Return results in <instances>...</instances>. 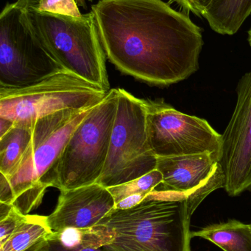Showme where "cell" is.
<instances>
[{
	"instance_id": "obj_26",
	"label": "cell",
	"mask_w": 251,
	"mask_h": 251,
	"mask_svg": "<svg viewBox=\"0 0 251 251\" xmlns=\"http://www.w3.org/2000/svg\"><path fill=\"white\" fill-rule=\"evenodd\" d=\"M76 1L77 3H78V5H85V0H76Z\"/></svg>"
},
{
	"instance_id": "obj_12",
	"label": "cell",
	"mask_w": 251,
	"mask_h": 251,
	"mask_svg": "<svg viewBox=\"0 0 251 251\" xmlns=\"http://www.w3.org/2000/svg\"><path fill=\"white\" fill-rule=\"evenodd\" d=\"M221 157L210 152L184 156L157 157V167L163 176L160 187L188 194L212 175Z\"/></svg>"
},
{
	"instance_id": "obj_5",
	"label": "cell",
	"mask_w": 251,
	"mask_h": 251,
	"mask_svg": "<svg viewBox=\"0 0 251 251\" xmlns=\"http://www.w3.org/2000/svg\"><path fill=\"white\" fill-rule=\"evenodd\" d=\"M118 105L117 88L94 107L76 127L47 184L60 191L97 183L106 165Z\"/></svg>"
},
{
	"instance_id": "obj_28",
	"label": "cell",
	"mask_w": 251,
	"mask_h": 251,
	"mask_svg": "<svg viewBox=\"0 0 251 251\" xmlns=\"http://www.w3.org/2000/svg\"><path fill=\"white\" fill-rule=\"evenodd\" d=\"M250 226H251V224H250Z\"/></svg>"
},
{
	"instance_id": "obj_1",
	"label": "cell",
	"mask_w": 251,
	"mask_h": 251,
	"mask_svg": "<svg viewBox=\"0 0 251 251\" xmlns=\"http://www.w3.org/2000/svg\"><path fill=\"white\" fill-rule=\"evenodd\" d=\"M106 57L118 70L157 86L199 69L201 29L162 0H99L92 5Z\"/></svg>"
},
{
	"instance_id": "obj_25",
	"label": "cell",
	"mask_w": 251,
	"mask_h": 251,
	"mask_svg": "<svg viewBox=\"0 0 251 251\" xmlns=\"http://www.w3.org/2000/svg\"><path fill=\"white\" fill-rule=\"evenodd\" d=\"M50 243L48 239L41 240L39 243L34 245L32 247L25 251H50Z\"/></svg>"
},
{
	"instance_id": "obj_4",
	"label": "cell",
	"mask_w": 251,
	"mask_h": 251,
	"mask_svg": "<svg viewBox=\"0 0 251 251\" xmlns=\"http://www.w3.org/2000/svg\"><path fill=\"white\" fill-rule=\"evenodd\" d=\"M21 7L31 30L63 69L110 91L106 54L92 11L75 17Z\"/></svg>"
},
{
	"instance_id": "obj_15",
	"label": "cell",
	"mask_w": 251,
	"mask_h": 251,
	"mask_svg": "<svg viewBox=\"0 0 251 251\" xmlns=\"http://www.w3.org/2000/svg\"><path fill=\"white\" fill-rule=\"evenodd\" d=\"M115 238L114 231L105 224L87 228H66L53 231L48 240L69 249H102Z\"/></svg>"
},
{
	"instance_id": "obj_20",
	"label": "cell",
	"mask_w": 251,
	"mask_h": 251,
	"mask_svg": "<svg viewBox=\"0 0 251 251\" xmlns=\"http://www.w3.org/2000/svg\"><path fill=\"white\" fill-rule=\"evenodd\" d=\"M17 4L39 13H53L65 16H81L76 0H17Z\"/></svg>"
},
{
	"instance_id": "obj_23",
	"label": "cell",
	"mask_w": 251,
	"mask_h": 251,
	"mask_svg": "<svg viewBox=\"0 0 251 251\" xmlns=\"http://www.w3.org/2000/svg\"><path fill=\"white\" fill-rule=\"evenodd\" d=\"M147 196L143 195H135V196H129L126 199L119 201L115 205L114 209H128L134 207L139 204L145 199Z\"/></svg>"
},
{
	"instance_id": "obj_3",
	"label": "cell",
	"mask_w": 251,
	"mask_h": 251,
	"mask_svg": "<svg viewBox=\"0 0 251 251\" xmlns=\"http://www.w3.org/2000/svg\"><path fill=\"white\" fill-rule=\"evenodd\" d=\"M94 107L62 110L35 121L32 140L17 166L8 176L0 174V203L24 215L41 204L50 187L47 177L76 127Z\"/></svg>"
},
{
	"instance_id": "obj_27",
	"label": "cell",
	"mask_w": 251,
	"mask_h": 251,
	"mask_svg": "<svg viewBox=\"0 0 251 251\" xmlns=\"http://www.w3.org/2000/svg\"><path fill=\"white\" fill-rule=\"evenodd\" d=\"M249 42L251 47V27L250 30L249 31Z\"/></svg>"
},
{
	"instance_id": "obj_9",
	"label": "cell",
	"mask_w": 251,
	"mask_h": 251,
	"mask_svg": "<svg viewBox=\"0 0 251 251\" xmlns=\"http://www.w3.org/2000/svg\"><path fill=\"white\" fill-rule=\"evenodd\" d=\"M144 101L149 145L156 157L210 152L221 159L222 134L207 121L178 111L162 99Z\"/></svg>"
},
{
	"instance_id": "obj_22",
	"label": "cell",
	"mask_w": 251,
	"mask_h": 251,
	"mask_svg": "<svg viewBox=\"0 0 251 251\" xmlns=\"http://www.w3.org/2000/svg\"><path fill=\"white\" fill-rule=\"evenodd\" d=\"M212 0H170L169 3L175 2L183 9L184 12H190L197 16H202L203 11Z\"/></svg>"
},
{
	"instance_id": "obj_16",
	"label": "cell",
	"mask_w": 251,
	"mask_h": 251,
	"mask_svg": "<svg viewBox=\"0 0 251 251\" xmlns=\"http://www.w3.org/2000/svg\"><path fill=\"white\" fill-rule=\"evenodd\" d=\"M34 125L14 123L0 137V174L8 176L17 166L32 140Z\"/></svg>"
},
{
	"instance_id": "obj_8",
	"label": "cell",
	"mask_w": 251,
	"mask_h": 251,
	"mask_svg": "<svg viewBox=\"0 0 251 251\" xmlns=\"http://www.w3.org/2000/svg\"><path fill=\"white\" fill-rule=\"evenodd\" d=\"M61 69L31 30L23 9L7 4L0 15V87L32 85Z\"/></svg>"
},
{
	"instance_id": "obj_14",
	"label": "cell",
	"mask_w": 251,
	"mask_h": 251,
	"mask_svg": "<svg viewBox=\"0 0 251 251\" xmlns=\"http://www.w3.org/2000/svg\"><path fill=\"white\" fill-rule=\"evenodd\" d=\"M191 235L209 240L224 251H251L250 224L236 220L208 226Z\"/></svg>"
},
{
	"instance_id": "obj_29",
	"label": "cell",
	"mask_w": 251,
	"mask_h": 251,
	"mask_svg": "<svg viewBox=\"0 0 251 251\" xmlns=\"http://www.w3.org/2000/svg\"><path fill=\"white\" fill-rule=\"evenodd\" d=\"M89 1H92V0H89Z\"/></svg>"
},
{
	"instance_id": "obj_11",
	"label": "cell",
	"mask_w": 251,
	"mask_h": 251,
	"mask_svg": "<svg viewBox=\"0 0 251 251\" xmlns=\"http://www.w3.org/2000/svg\"><path fill=\"white\" fill-rule=\"evenodd\" d=\"M114 208V199L109 190L94 183L61 190L57 206L47 219L53 231L87 228L99 224Z\"/></svg>"
},
{
	"instance_id": "obj_7",
	"label": "cell",
	"mask_w": 251,
	"mask_h": 251,
	"mask_svg": "<svg viewBox=\"0 0 251 251\" xmlns=\"http://www.w3.org/2000/svg\"><path fill=\"white\" fill-rule=\"evenodd\" d=\"M106 165L97 184L109 188L139 178L157 167L149 145L145 104L122 88Z\"/></svg>"
},
{
	"instance_id": "obj_24",
	"label": "cell",
	"mask_w": 251,
	"mask_h": 251,
	"mask_svg": "<svg viewBox=\"0 0 251 251\" xmlns=\"http://www.w3.org/2000/svg\"><path fill=\"white\" fill-rule=\"evenodd\" d=\"M50 241V240H49ZM50 251H103L101 249H69L63 247L58 243L50 241Z\"/></svg>"
},
{
	"instance_id": "obj_6",
	"label": "cell",
	"mask_w": 251,
	"mask_h": 251,
	"mask_svg": "<svg viewBox=\"0 0 251 251\" xmlns=\"http://www.w3.org/2000/svg\"><path fill=\"white\" fill-rule=\"evenodd\" d=\"M109 92L66 69L32 85L0 87V118L34 125L38 119L65 110H84L100 104Z\"/></svg>"
},
{
	"instance_id": "obj_18",
	"label": "cell",
	"mask_w": 251,
	"mask_h": 251,
	"mask_svg": "<svg viewBox=\"0 0 251 251\" xmlns=\"http://www.w3.org/2000/svg\"><path fill=\"white\" fill-rule=\"evenodd\" d=\"M162 182L163 176L159 170L156 169L139 178L107 189L113 196L116 205L129 196L135 195L147 196Z\"/></svg>"
},
{
	"instance_id": "obj_10",
	"label": "cell",
	"mask_w": 251,
	"mask_h": 251,
	"mask_svg": "<svg viewBox=\"0 0 251 251\" xmlns=\"http://www.w3.org/2000/svg\"><path fill=\"white\" fill-rule=\"evenodd\" d=\"M237 94L235 109L222 134L220 161L224 189L233 197L251 188V72L239 81Z\"/></svg>"
},
{
	"instance_id": "obj_21",
	"label": "cell",
	"mask_w": 251,
	"mask_h": 251,
	"mask_svg": "<svg viewBox=\"0 0 251 251\" xmlns=\"http://www.w3.org/2000/svg\"><path fill=\"white\" fill-rule=\"evenodd\" d=\"M0 246L4 244L13 231L25 221L24 215L14 206L0 203Z\"/></svg>"
},
{
	"instance_id": "obj_19",
	"label": "cell",
	"mask_w": 251,
	"mask_h": 251,
	"mask_svg": "<svg viewBox=\"0 0 251 251\" xmlns=\"http://www.w3.org/2000/svg\"><path fill=\"white\" fill-rule=\"evenodd\" d=\"M224 187H225V175H224L222 166L219 162L212 175L206 181L193 190L191 193L186 195V205L190 216L193 215L199 205L209 194L218 189L224 188Z\"/></svg>"
},
{
	"instance_id": "obj_13",
	"label": "cell",
	"mask_w": 251,
	"mask_h": 251,
	"mask_svg": "<svg viewBox=\"0 0 251 251\" xmlns=\"http://www.w3.org/2000/svg\"><path fill=\"white\" fill-rule=\"evenodd\" d=\"M251 13V0H212L202 16L221 35L237 33Z\"/></svg>"
},
{
	"instance_id": "obj_2",
	"label": "cell",
	"mask_w": 251,
	"mask_h": 251,
	"mask_svg": "<svg viewBox=\"0 0 251 251\" xmlns=\"http://www.w3.org/2000/svg\"><path fill=\"white\" fill-rule=\"evenodd\" d=\"M186 194L155 189L139 204L113 209L99 224L114 231L103 251H192Z\"/></svg>"
},
{
	"instance_id": "obj_17",
	"label": "cell",
	"mask_w": 251,
	"mask_h": 251,
	"mask_svg": "<svg viewBox=\"0 0 251 251\" xmlns=\"http://www.w3.org/2000/svg\"><path fill=\"white\" fill-rule=\"evenodd\" d=\"M53 233L47 216L29 214L5 243L0 246V251H27L41 240L48 239Z\"/></svg>"
}]
</instances>
